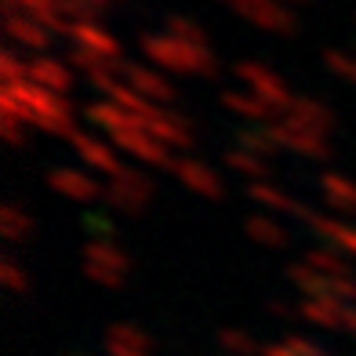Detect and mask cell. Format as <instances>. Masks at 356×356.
<instances>
[{"mask_svg": "<svg viewBox=\"0 0 356 356\" xmlns=\"http://www.w3.org/2000/svg\"><path fill=\"white\" fill-rule=\"evenodd\" d=\"M302 262H309L316 273H323V277H353V273H349V258L342 251L327 248V244L309 248V251L302 254Z\"/></svg>", "mask_w": 356, "mask_h": 356, "instance_id": "2e32d148", "label": "cell"}, {"mask_svg": "<svg viewBox=\"0 0 356 356\" xmlns=\"http://www.w3.org/2000/svg\"><path fill=\"white\" fill-rule=\"evenodd\" d=\"M248 197H251L258 207H262L266 215H295V218H302L305 225L313 222V211H309V207H305L298 197H291L284 186L269 182V178H266V182H251V186H248Z\"/></svg>", "mask_w": 356, "mask_h": 356, "instance_id": "52a82bcc", "label": "cell"}, {"mask_svg": "<svg viewBox=\"0 0 356 356\" xmlns=\"http://www.w3.org/2000/svg\"><path fill=\"white\" fill-rule=\"evenodd\" d=\"M346 331L356 334V305H349V309H346Z\"/></svg>", "mask_w": 356, "mask_h": 356, "instance_id": "7402d4cb", "label": "cell"}, {"mask_svg": "<svg viewBox=\"0 0 356 356\" xmlns=\"http://www.w3.org/2000/svg\"><path fill=\"white\" fill-rule=\"evenodd\" d=\"M273 138H277L280 149H291V153H298L302 160H327V142H323V135L316 131H305V127L298 124H280V127H273Z\"/></svg>", "mask_w": 356, "mask_h": 356, "instance_id": "9c48e42d", "label": "cell"}, {"mask_svg": "<svg viewBox=\"0 0 356 356\" xmlns=\"http://www.w3.org/2000/svg\"><path fill=\"white\" fill-rule=\"evenodd\" d=\"M168 171H171L189 193H197V197H204V200H218L222 193H225V189H222V175H218L211 164H204L200 156H175Z\"/></svg>", "mask_w": 356, "mask_h": 356, "instance_id": "5b68a950", "label": "cell"}, {"mask_svg": "<svg viewBox=\"0 0 356 356\" xmlns=\"http://www.w3.org/2000/svg\"><path fill=\"white\" fill-rule=\"evenodd\" d=\"M258 356H295V353L287 349V342H284V338H277V342L262 346V353H258Z\"/></svg>", "mask_w": 356, "mask_h": 356, "instance_id": "44dd1931", "label": "cell"}, {"mask_svg": "<svg viewBox=\"0 0 356 356\" xmlns=\"http://www.w3.org/2000/svg\"><path fill=\"white\" fill-rule=\"evenodd\" d=\"M106 353L109 356H135V353H149V334L135 323H113L106 331Z\"/></svg>", "mask_w": 356, "mask_h": 356, "instance_id": "7c38bea8", "label": "cell"}, {"mask_svg": "<svg viewBox=\"0 0 356 356\" xmlns=\"http://www.w3.org/2000/svg\"><path fill=\"white\" fill-rule=\"evenodd\" d=\"M284 342H287V349L295 353V356H327L320 349V342H313L309 334H298V331H287V334H280Z\"/></svg>", "mask_w": 356, "mask_h": 356, "instance_id": "d6986e66", "label": "cell"}, {"mask_svg": "<svg viewBox=\"0 0 356 356\" xmlns=\"http://www.w3.org/2000/svg\"><path fill=\"white\" fill-rule=\"evenodd\" d=\"M0 236H4L11 248H19L22 240L33 236V215L19 204H4L0 207Z\"/></svg>", "mask_w": 356, "mask_h": 356, "instance_id": "5bb4252c", "label": "cell"}, {"mask_svg": "<svg viewBox=\"0 0 356 356\" xmlns=\"http://www.w3.org/2000/svg\"><path fill=\"white\" fill-rule=\"evenodd\" d=\"M218 349L233 353V356H258L262 353V346H258L251 338V331H244V327H222L218 331Z\"/></svg>", "mask_w": 356, "mask_h": 356, "instance_id": "e0dca14e", "label": "cell"}, {"mask_svg": "<svg viewBox=\"0 0 356 356\" xmlns=\"http://www.w3.org/2000/svg\"><path fill=\"white\" fill-rule=\"evenodd\" d=\"M309 229H313L327 248L342 251L346 258H356V225H353V222L338 218V215H313Z\"/></svg>", "mask_w": 356, "mask_h": 356, "instance_id": "8fae6325", "label": "cell"}, {"mask_svg": "<svg viewBox=\"0 0 356 356\" xmlns=\"http://www.w3.org/2000/svg\"><path fill=\"white\" fill-rule=\"evenodd\" d=\"M70 145H73V153L80 160V168H88L91 175L113 178V175H120L127 168L124 160L117 156V149H113L109 142L95 138V135H70Z\"/></svg>", "mask_w": 356, "mask_h": 356, "instance_id": "8992f818", "label": "cell"}, {"mask_svg": "<svg viewBox=\"0 0 356 356\" xmlns=\"http://www.w3.org/2000/svg\"><path fill=\"white\" fill-rule=\"evenodd\" d=\"M0 287L15 298H26L29 291H33V280H29V273L15 262V258H4V262H0Z\"/></svg>", "mask_w": 356, "mask_h": 356, "instance_id": "ac0fdd59", "label": "cell"}, {"mask_svg": "<svg viewBox=\"0 0 356 356\" xmlns=\"http://www.w3.org/2000/svg\"><path fill=\"white\" fill-rule=\"evenodd\" d=\"M225 168L229 171H236V175H244L248 182H266L269 178V156H258V153H251V149H225Z\"/></svg>", "mask_w": 356, "mask_h": 356, "instance_id": "9a60e30c", "label": "cell"}, {"mask_svg": "<svg viewBox=\"0 0 356 356\" xmlns=\"http://www.w3.org/2000/svg\"><path fill=\"white\" fill-rule=\"evenodd\" d=\"M47 186H51V193H58V197H66L73 204H88V200L106 197L99 178L88 168H73V164H58V168L47 171Z\"/></svg>", "mask_w": 356, "mask_h": 356, "instance_id": "277c9868", "label": "cell"}, {"mask_svg": "<svg viewBox=\"0 0 356 356\" xmlns=\"http://www.w3.org/2000/svg\"><path fill=\"white\" fill-rule=\"evenodd\" d=\"M244 233L254 240V244H262V248H269V251H280V248H287V229L277 222V215H266V211L248 215V222H244Z\"/></svg>", "mask_w": 356, "mask_h": 356, "instance_id": "4fadbf2b", "label": "cell"}, {"mask_svg": "<svg viewBox=\"0 0 356 356\" xmlns=\"http://www.w3.org/2000/svg\"><path fill=\"white\" fill-rule=\"evenodd\" d=\"M346 302H338L331 295L323 298H302L298 302V320H305L309 327H323V331H346Z\"/></svg>", "mask_w": 356, "mask_h": 356, "instance_id": "30bf717a", "label": "cell"}, {"mask_svg": "<svg viewBox=\"0 0 356 356\" xmlns=\"http://www.w3.org/2000/svg\"><path fill=\"white\" fill-rule=\"evenodd\" d=\"M316 186H320L323 204H327L338 218H353V215H356V182H353L349 175L323 171V175L316 178Z\"/></svg>", "mask_w": 356, "mask_h": 356, "instance_id": "ba28073f", "label": "cell"}, {"mask_svg": "<svg viewBox=\"0 0 356 356\" xmlns=\"http://www.w3.org/2000/svg\"><path fill=\"white\" fill-rule=\"evenodd\" d=\"M80 266H84V277L99 287H120L131 273V258L124 254V248L113 236H91L80 254Z\"/></svg>", "mask_w": 356, "mask_h": 356, "instance_id": "7a4b0ae2", "label": "cell"}, {"mask_svg": "<svg viewBox=\"0 0 356 356\" xmlns=\"http://www.w3.org/2000/svg\"><path fill=\"white\" fill-rule=\"evenodd\" d=\"M91 120L99 127H106L109 138L117 142V149L127 153L131 160H138V164H145V168H171V149L149 131V127H145L142 117H135V113H124V109H113V106H95Z\"/></svg>", "mask_w": 356, "mask_h": 356, "instance_id": "6da1fadb", "label": "cell"}, {"mask_svg": "<svg viewBox=\"0 0 356 356\" xmlns=\"http://www.w3.org/2000/svg\"><path fill=\"white\" fill-rule=\"evenodd\" d=\"M106 200L120 215H142L153 200V182L138 168H124L120 175L106 178Z\"/></svg>", "mask_w": 356, "mask_h": 356, "instance_id": "3957f363", "label": "cell"}, {"mask_svg": "<svg viewBox=\"0 0 356 356\" xmlns=\"http://www.w3.org/2000/svg\"><path fill=\"white\" fill-rule=\"evenodd\" d=\"M225 102H229L233 109H240V113H244V117H262V102H248V99H240V95H236V99H233V95H225Z\"/></svg>", "mask_w": 356, "mask_h": 356, "instance_id": "ffe728a7", "label": "cell"}]
</instances>
